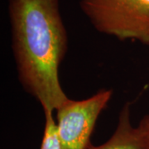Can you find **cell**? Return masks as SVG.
I'll return each mask as SVG.
<instances>
[{"instance_id": "8992f818", "label": "cell", "mask_w": 149, "mask_h": 149, "mask_svg": "<svg viewBox=\"0 0 149 149\" xmlns=\"http://www.w3.org/2000/svg\"><path fill=\"white\" fill-rule=\"evenodd\" d=\"M138 127L143 135L146 149H149V113L141 119Z\"/></svg>"}, {"instance_id": "5b68a950", "label": "cell", "mask_w": 149, "mask_h": 149, "mask_svg": "<svg viewBox=\"0 0 149 149\" xmlns=\"http://www.w3.org/2000/svg\"><path fill=\"white\" fill-rule=\"evenodd\" d=\"M43 113L45 118V126L40 149H61L53 113L48 111Z\"/></svg>"}, {"instance_id": "6da1fadb", "label": "cell", "mask_w": 149, "mask_h": 149, "mask_svg": "<svg viewBox=\"0 0 149 149\" xmlns=\"http://www.w3.org/2000/svg\"><path fill=\"white\" fill-rule=\"evenodd\" d=\"M8 10L18 80L43 112L53 113L68 99L59 77L68 49L59 0H8Z\"/></svg>"}, {"instance_id": "3957f363", "label": "cell", "mask_w": 149, "mask_h": 149, "mask_svg": "<svg viewBox=\"0 0 149 149\" xmlns=\"http://www.w3.org/2000/svg\"><path fill=\"white\" fill-rule=\"evenodd\" d=\"M113 91L101 89L82 100L68 98L56 110L61 149H88L97 120L111 100Z\"/></svg>"}, {"instance_id": "7a4b0ae2", "label": "cell", "mask_w": 149, "mask_h": 149, "mask_svg": "<svg viewBox=\"0 0 149 149\" xmlns=\"http://www.w3.org/2000/svg\"><path fill=\"white\" fill-rule=\"evenodd\" d=\"M96 31L149 47V0H80Z\"/></svg>"}, {"instance_id": "277c9868", "label": "cell", "mask_w": 149, "mask_h": 149, "mask_svg": "<svg viewBox=\"0 0 149 149\" xmlns=\"http://www.w3.org/2000/svg\"><path fill=\"white\" fill-rule=\"evenodd\" d=\"M88 149H146L139 127H133L130 118V104H125L118 117V123L111 138L104 143Z\"/></svg>"}]
</instances>
